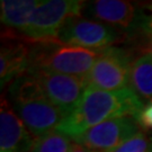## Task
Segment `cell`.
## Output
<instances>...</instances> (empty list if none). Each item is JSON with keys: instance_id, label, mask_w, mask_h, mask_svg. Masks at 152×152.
Masks as SVG:
<instances>
[{"instance_id": "cell-1", "label": "cell", "mask_w": 152, "mask_h": 152, "mask_svg": "<svg viewBox=\"0 0 152 152\" xmlns=\"http://www.w3.org/2000/svg\"><path fill=\"white\" fill-rule=\"evenodd\" d=\"M142 109V100L132 88L109 91L88 86L76 107L63 118L56 131L73 140L106 121L124 116L136 118Z\"/></svg>"}, {"instance_id": "cell-2", "label": "cell", "mask_w": 152, "mask_h": 152, "mask_svg": "<svg viewBox=\"0 0 152 152\" xmlns=\"http://www.w3.org/2000/svg\"><path fill=\"white\" fill-rule=\"evenodd\" d=\"M8 102L35 139L56 130L65 117L64 113L44 96L29 72L11 82Z\"/></svg>"}, {"instance_id": "cell-3", "label": "cell", "mask_w": 152, "mask_h": 152, "mask_svg": "<svg viewBox=\"0 0 152 152\" xmlns=\"http://www.w3.org/2000/svg\"><path fill=\"white\" fill-rule=\"evenodd\" d=\"M29 46V69L85 78L99 56L100 50H89L54 41L34 42Z\"/></svg>"}, {"instance_id": "cell-4", "label": "cell", "mask_w": 152, "mask_h": 152, "mask_svg": "<svg viewBox=\"0 0 152 152\" xmlns=\"http://www.w3.org/2000/svg\"><path fill=\"white\" fill-rule=\"evenodd\" d=\"M83 6V1L77 0L41 1L23 36L33 42L54 41L69 19L81 16Z\"/></svg>"}, {"instance_id": "cell-5", "label": "cell", "mask_w": 152, "mask_h": 152, "mask_svg": "<svg viewBox=\"0 0 152 152\" xmlns=\"http://www.w3.org/2000/svg\"><path fill=\"white\" fill-rule=\"evenodd\" d=\"M123 38L122 29L104 23L77 16L61 28L56 39L66 45L89 50H103Z\"/></svg>"}, {"instance_id": "cell-6", "label": "cell", "mask_w": 152, "mask_h": 152, "mask_svg": "<svg viewBox=\"0 0 152 152\" xmlns=\"http://www.w3.org/2000/svg\"><path fill=\"white\" fill-rule=\"evenodd\" d=\"M132 62L124 50L109 46L100 50L99 56L86 77L88 86L103 90H121L130 83Z\"/></svg>"}, {"instance_id": "cell-7", "label": "cell", "mask_w": 152, "mask_h": 152, "mask_svg": "<svg viewBox=\"0 0 152 152\" xmlns=\"http://www.w3.org/2000/svg\"><path fill=\"white\" fill-rule=\"evenodd\" d=\"M32 73L44 96L65 116L76 107L88 87L85 78L61 75L45 70H28Z\"/></svg>"}, {"instance_id": "cell-8", "label": "cell", "mask_w": 152, "mask_h": 152, "mask_svg": "<svg viewBox=\"0 0 152 152\" xmlns=\"http://www.w3.org/2000/svg\"><path fill=\"white\" fill-rule=\"evenodd\" d=\"M136 122L133 116L106 121L73 139V142L81 144L91 152H112L137 133Z\"/></svg>"}, {"instance_id": "cell-9", "label": "cell", "mask_w": 152, "mask_h": 152, "mask_svg": "<svg viewBox=\"0 0 152 152\" xmlns=\"http://www.w3.org/2000/svg\"><path fill=\"white\" fill-rule=\"evenodd\" d=\"M36 139L10 106L8 99L1 97L0 109V151L31 152Z\"/></svg>"}, {"instance_id": "cell-10", "label": "cell", "mask_w": 152, "mask_h": 152, "mask_svg": "<svg viewBox=\"0 0 152 152\" xmlns=\"http://www.w3.org/2000/svg\"><path fill=\"white\" fill-rule=\"evenodd\" d=\"M29 69V46L14 35H2L0 52L1 88L25 75Z\"/></svg>"}, {"instance_id": "cell-11", "label": "cell", "mask_w": 152, "mask_h": 152, "mask_svg": "<svg viewBox=\"0 0 152 152\" xmlns=\"http://www.w3.org/2000/svg\"><path fill=\"white\" fill-rule=\"evenodd\" d=\"M82 11L86 18L103 22L117 28H129L136 18L135 7L122 0H96L85 2Z\"/></svg>"}, {"instance_id": "cell-12", "label": "cell", "mask_w": 152, "mask_h": 152, "mask_svg": "<svg viewBox=\"0 0 152 152\" xmlns=\"http://www.w3.org/2000/svg\"><path fill=\"white\" fill-rule=\"evenodd\" d=\"M39 4L41 1L36 0H2L1 22L7 27L24 35Z\"/></svg>"}, {"instance_id": "cell-13", "label": "cell", "mask_w": 152, "mask_h": 152, "mask_svg": "<svg viewBox=\"0 0 152 152\" xmlns=\"http://www.w3.org/2000/svg\"><path fill=\"white\" fill-rule=\"evenodd\" d=\"M130 83L139 97L152 103V58L150 55L142 54L132 62Z\"/></svg>"}, {"instance_id": "cell-14", "label": "cell", "mask_w": 152, "mask_h": 152, "mask_svg": "<svg viewBox=\"0 0 152 152\" xmlns=\"http://www.w3.org/2000/svg\"><path fill=\"white\" fill-rule=\"evenodd\" d=\"M72 141L59 131H52L36 139L31 152H70Z\"/></svg>"}, {"instance_id": "cell-15", "label": "cell", "mask_w": 152, "mask_h": 152, "mask_svg": "<svg viewBox=\"0 0 152 152\" xmlns=\"http://www.w3.org/2000/svg\"><path fill=\"white\" fill-rule=\"evenodd\" d=\"M112 152H150V141L143 133L137 132Z\"/></svg>"}, {"instance_id": "cell-16", "label": "cell", "mask_w": 152, "mask_h": 152, "mask_svg": "<svg viewBox=\"0 0 152 152\" xmlns=\"http://www.w3.org/2000/svg\"><path fill=\"white\" fill-rule=\"evenodd\" d=\"M136 121L142 126L152 129V103L149 104L147 107H143V109L136 116Z\"/></svg>"}, {"instance_id": "cell-17", "label": "cell", "mask_w": 152, "mask_h": 152, "mask_svg": "<svg viewBox=\"0 0 152 152\" xmlns=\"http://www.w3.org/2000/svg\"><path fill=\"white\" fill-rule=\"evenodd\" d=\"M140 27L144 34L152 35V4L149 5L145 9V12L142 15V18L140 20Z\"/></svg>"}, {"instance_id": "cell-18", "label": "cell", "mask_w": 152, "mask_h": 152, "mask_svg": "<svg viewBox=\"0 0 152 152\" xmlns=\"http://www.w3.org/2000/svg\"><path fill=\"white\" fill-rule=\"evenodd\" d=\"M142 51L143 54H148L152 58V35L150 34H145V38L142 45Z\"/></svg>"}, {"instance_id": "cell-19", "label": "cell", "mask_w": 152, "mask_h": 152, "mask_svg": "<svg viewBox=\"0 0 152 152\" xmlns=\"http://www.w3.org/2000/svg\"><path fill=\"white\" fill-rule=\"evenodd\" d=\"M70 152H91V151L88 150L87 148H85L83 145H81V144L77 143V142H72Z\"/></svg>"}, {"instance_id": "cell-20", "label": "cell", "mask_w": 152, "mask_h": 152, "mask_svg": "<svg viewBox=\"0 0 152 152\" xmlns=\"http://www.w3.org/2000/svg\"><path fill=\"white\" fill-rule=\"evenodd\" d=\"M150 152H152V139L151 141H150Z\"/></svg>"}]
</instances>
